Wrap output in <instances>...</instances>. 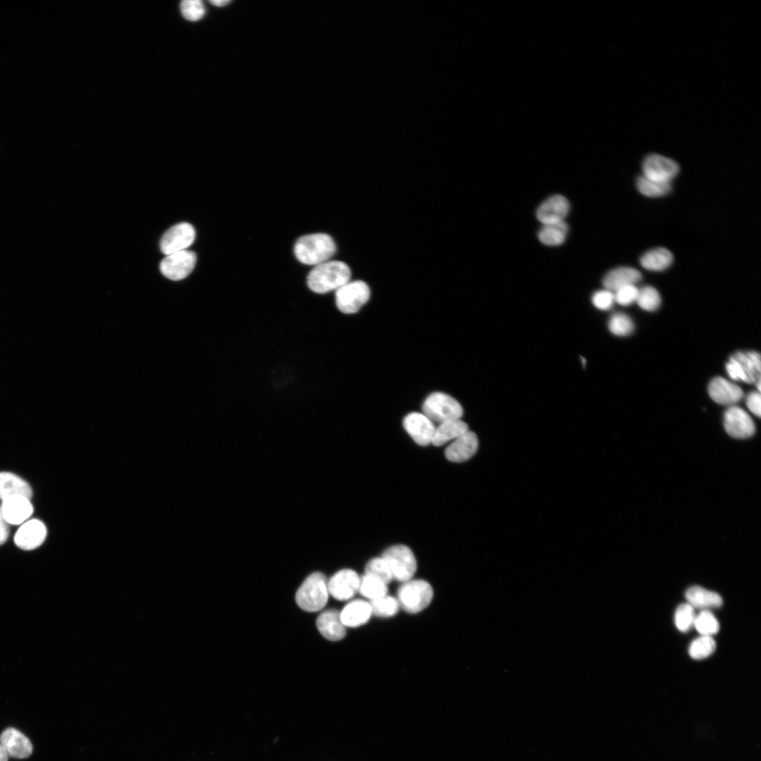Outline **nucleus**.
<instances>
[{"label":"nucleus","mask_w":761,"mask_h":761,"mask_svg":"<svg viewBox=\"0 0 761 761\" xmlns=\"http://www.w3.org/2000/svg\"><path fill=\"white\" fill-rule=\"evenodd\" d=\"M351 271L341 261L329 260L315 266L307 278L309 288L314 292L323 294L336 290L350 280Z\"/></svg>","instance_id":"nucleus-1"},{"label":"nucleus","mask_w":761,"mask_h":761,"mask_svg":"<svg viewBox=\"0 0 761 761\" xmlns=\"http://www.w3.org/2000/svg\"><path fill=\"white\" fill-rule=\"evenodd\" d=\"M336 251L333 239L326 233L302 236L295 244L294 253L299 261L307 265H318L329 261Z\"/></svg>","instance_id":"nucleus-2"},{"label":"nucleus","mask_w":761,"mask_h":761,"mask_svg":"<svg viewBox=\"0 0 761 761\" xmlns=\"http://www.w3.org/2000/svg\"><path fill=\"white\" fill-rule=\"evenodd\" d=\"M328 581L321 572L310 574L298 588L295 600L303 610L314 612L323 609L328 599Z\"/></svg>","instance_id":"nucleus-3"},{"label":"nucleus","mask_w":761,"mask_h":761,"mask_svg":"<svg viewBox=\"0 0 761 761\" xmlns=\"http://www.w3.org/2000/svg\"><path fill=\"white\" fill-rule=\"evenodd\" d=\"M433 591L429 583L421 579L403 582L397 590V601L402 610L410 614L420 612L431 603Z\"/></svg>","instance_id":"nucleus-4"},{"label":"nucleus","mask_w":761,"mask_h":761,"mask_svg":"<svg viewBox=\"0 0 761 761\" xmlns=\"http://www.w3.org/2000/svg\"><path fill=\"white\" fill-rule=\"evenodd\" d=\"M422 411L433 422L438 423L461 419L463 415L460 403L451 395L442 392L428 395L423 403Z\"/></svg>","instance_id":"nucleus-5"},{"label":"nucleus","mask_w":761,"mask_h":761,"mask_svg":"<svg viewBox=\"0 0 761 761\" xmlns=\"http://www.w3.org/2000/svg\"><path fill=\"white\" fill-rule=\"evenodd\" d=\"M726 370L734 380L755 383L760 380V355L754 351L738 352L730 357Z\"/></svg>","instance_id":"nucleus-6"},{"label":"nucleus","mask_w":761,"mask_h":761,"mask_svg":"<svg viewBox=\"0 0 761 761\" xmlns=\"http://www.w3.org/2000/svg\"><path fill=\"white\" fill-rule=\"evenodd\" d=\"M382 557L388 564L392 578L405 582L413 577L416 571V559L412 550L407 545L399 544L387 548Z\"/></svg>","instance_id":"nucleus-7"},{"label":"nucleus","mask_w":761,"mask_h":761,"mask_svg":"<svg viewBox=\"0 0 761 761\" xmlns=\"http://www.w3.org/2000/svg\"><path fill=\"white\" fill-rule=\"evenodd\" d=\"M370 295V288L364 281L349 280L335 290V304L343 314H355L369 301Z\"/></svg>","instance_id":"nucleus-8"},{"label":"nucleus","mask_w":761,"mask_h":761,"mask_svg":"<svg viewBox=\"0 0 761 761\" xmlns=\"http://www.w3.org/2000/svg\"><path fill=\"white\" fill-rule=\"evenodd\" d=\"M196 261L195 253L185 249L166 255L161 261L159 268L165 277L172 280H180L192 272Z\"/></svg>","instance_id":"nucleus-9"},{"label":"nucleus","mask_w":761,"mask_h":761,"mask_svg":"<svg viewBox=\"0 0 761 761\" xmlns=\"http://www.w3.org/2000/svg\"><path fill=\"white\" fill-rule=\"evenodd\" d=\"M643 175L651 180L660 182H671L679 171L678 163L674 160L657 154H650L643 161Z\"/></svg>","instance_id":"nucleus-10"},{"label":"nucleus","mask_w":761,"mask_h":761,"mask_svg":"<svg viewBox=\"0 0 761 761\" xmlns=\"http://www.w3.org/2000/svg\"><path fill=\"white\" fill-rule=\"evenodd\" d=\"M195 230L188 223H180L169 228L160 241L161 251L166 255L185 250L194 242Z\"/></svg>","instance_id":"nucleus-11"},{"label":"nucleus","mask_w":761,"mask_h":761,"mask_svg":"<svg viewBox=\"0 0 761 761\" xmlns=\"http://www.w3.org/2000/svg\"><path fill=\"white\" fill-rule=\"evenodd\" d=\"M724 426L730 436L738 439L748 438L752 436L755 431V423L750 415L741 407L734 405L725 411Z\"/></svg>","instance_id":"nucleus-12"},{"label":"nucleus","mask_w":761,"mask_h":761,"mask_svg":"<svg viewBox=\"0 0 761 761\" xmlns=\"http://www.w3.org/2000/svg\"><path fill=\"white\" fill-rule=\"evenodd\" d=\"M360 576L349 569H341L328 581V593L338 600L352 598L359 590Z\"/></svg>","instance_id":"nucleus-13"},{"label":"nucleus","mask_w":761,"mask_h":761,"mask_svg":"<svg viewBox=\"0 0 761 761\" xmlns=\"http://www.w3.org/2000/svg\"><path fill=\"white\" fill-rule=\"evenodd\" d=\"M404 430L414 440L421 446L431 443L435 426L423 412H411L406 415L402 421Z\"/></svg>","instance_id":"nucleus-14"},{"label":"nucleus","mask_w":761,"mask_h":761,"mask_svg":"<svg viewBox=\"0 0 761 761\" xmlns=\"http://www.w3.org/2000/svg\"><path fill=\"white\" fill-rule=\"evenodd\" d=\"M47 536V528L39 519H30L18 528L14 536L16 545L25 550L39 547Z\"/></svg>","instance_id":"nucleus-15"},{"label":"nucleus","mask_w":761,"mask_h":761,"mask_svg":"<svg viewBox=\"0 0 761 761\" xmlns=\"http://www.w3.org/2000/svg\"><path fill=\"white\" fill-rule=\"evenodd\" d=\"M0 743L8 757L24 759L32 753L33 747L30 739L18 729L8 727L0 735Z\"/></svg>","instance_id":"nucleus-16"},{"label":"nucleus","mask_w":761,"mask_h":761,"mask_svg":"<svg viewBox=\"0 0 761 761\" xmlns=\"http://www.w3.org/2000/svg\"><path fill=\"white\" fill-rule=\"evenodd\" d=\"M478 447L476 435L469 430L452 441L445 449V455L450 462H463L473 457Z\"/></svg>","instance_id":"nucleus-17"},{"label":"nucleus","mask_w":761,"mask_h":761,"mask_svg":"<svg viewBox=\"0 0 761 761\" xmlns=\"http://www.w3.org/2000/svg\"><path fill=\"white\" fill-rule=\"evenodd\" d=\"M569 211V203L562 195H553L538 208L536 217L543 224L564 221Z\"/></svg>","instance_id":"nucleus-18"},{"label":"nucleus","mask_w":761,"mask_h":761,"mask_svg":"<svg viewBox=\"0 0 761 761\" xmlns=\"http://www.w3.org/2000/svg\"><path fill=\"white\" fill-rule=\"evenodd\" d=\"M708 392L717 403L730 407L738 402L743 396L739 386L722 377H716L710 381Z\"/></svg>","instance_id":"nucleus-19"},{"label":"nucleus","mask_w":761,"mask_h":761,"mask_svg":"<svg viewBox=\"0 0 761 761\" xmlns=\"http://www.w3.org/2000/svg\"><path fill=\"white\" fill-rule=\"evenodd\" d=\"M1 507L8 524H20L33 512V506L30 500L22 495L11 496L2 500Z\"/></svg>","instance_id":"nucleus-20"},{"label":"nucleus","mask_w":761,"mask_h":761,"mask_svg":"<svg viewBox=\"0 0 761 761\" xmlns=\"http://www.w3.org/2000/svg\"><path fill=\"white\" fill-rule=\"evenodd\" d=\"M316 626L321 635L331 641H340L346 634V629L341 621L340 612L334 609L323 612L317 618Z\"/></svg>","instance_id":"nucleus-21"},{"label":"nucleus","mask_w":761,"mask_h":761,"mask_svg":"<svg viewBox=\"0 0 761 761\" xmlns=\"http://www.w3.org/2000/svg\"><path fill=\"white\" fill-rule=\"evenodd\" d=\"M372 614L369 602L354 600L347 603L340 612L345 626L357 627L366 624Z\"/></svg>","instance_id":"nucleus-22"},{"label":"nucleus","mask_w":761,"mask_h":761,"mask_svg":"<svg viewBox=\"0 0 761 761\" xmlns=\"http://www.w3.org/2000/svg\"><path fill=\"white\" fill-rule=\"evenodd\" d=\"M642 279L641 272L632 267L621 266L608 271L603 278L602 285L612 292L630 285H635Z\"/></svg>","instance_id":"nucleus-23"},{"label":"nucleus","mask_w":761,"mask_h":761,"mask_svg":"<svg viewBox=\"0 0 761 761\" xmlns=\"http://www.w3.org/2000/svg\"><path fill=\"white\" fill-rule=\"evenodd\" d=\"M22 495L29 500L32 496L30 485L18 476L10 472H0V499Z\"/></svg>","instance_id":"nucleus-24"},{"label":"nucleus","mask_w":761,"mask_h":761,"mask_svg":"<svg viewBox=\"0 0 761 761\" xmlns=\"http://www.w3.org/2000/svg\"><path fill=\"white\" fill-rule=\"evenodd\" d=\"M467 431H469L468 425L461 419L443 421L435 426L431 444L435 446H442L454 440Z\"/></svg>","instance_id":"nucleus-25"},{"label":"nucleus","mask_w":761,"mask_h":761,"mask_svg":"<svg viewBox=\"0 0 761 761\" xmlns=\"http://www.w3.org/2000/svg\"><path fill=\"white\" fill-rule=\"evenodd\" d=\"M688 604L693 608L706 609L719 607L722 605L721 596L713 591L700 586H692L685 593Z\"/></svg>","instance_id":"nucleus-26"},{"label":"nucleus","mask_w":761,"mask_h":761,"mask_svg":"<svg viewBox=\"0 0 761 761\" xmlns=\"http://www.w3.org/2000/svg\"><path fill=\"white\" fill-rule=\"evenodd\" d=\"M673 261L672 253L664 247L648 250L640 258L641 266L652 271H664L672 265Z\"/></svg>","instance_id":"nucleus-27"},{"label":"nucleus","mask_w":761,"mask_h":761,"mask_svg":"<svg viewBox=\"0 0 761 761\" xmlns=\"http://www.w3.org/2000/svg\"><path fill=\"white\" fill-rule=\"evenodd\" d=\"M568 233V225L564 221L543 225L538 237L539 240L548 246L562 244Z\"/></svg>","instance_id":"nucleus-28"},{"label":"nucleus","mask_w":761,"mask_h":761,"mask_svg":"<svg viewBox=\"0 0 761 761\" xmlns=\"http://www.w3.org/2000/svg\"><path fill=\"white\" fill-rule=\"evenodd\" d=\"M387 585L380 579L364 574L360 577L358 592L372 600L387 594Z\"/></svg>","instance_id":"nucleus-29"},{"label":"nucleus","mask_w":761,"mask_h":761,"mask_svg":"<svg viewBox=\"0 0 761 761\" xmlns=\"http://www.w3.org/2000/svg\"><path fill=\"white\" fill-rule=\"evenodd\" d=\"M636 187L644 196L660 197L667 194L672 190L671 182H660L651 180L643 175L636 180Z\"/></svg>","instance_id":"nucleus-30"},{"label":"nucleus","mask_w":761,"mask_h":761,"mask_svg":"<svg viewBox=\"0 0 761 761\" xmlns=\"http://www.w3.org/2000/svg\"><path fill=\"white\" fill-rule=\"evenodd\" d=\"M372 614L380 617H390L397 614L400 605L397 598L387 594L369 601Z\"/></svg>","instance_id":"nucleus-31"},{"label":"nucleus","mask_w":761,"mask_h":761,"mask_svg":"<svg viewBox=\"0 0 761 761\" xmlns=\"http://www.w3.org/2000/svg\"><path fill=\"white\" fill-rule=\"evenodd\" d=\"M636 302L641 309L652 311L660 306L661 297L655 287L645 285L638 289Z\"/></svg>","instance_id":"nucleus-32"},{"label":"nucleus","mask_w":761,"mask_h":761,"mask_svg":"<svg viewBox=\"0 0 761 761\" xmlns=\"http://www.w3.org/2000/svg\"><path fill=\"white\" fill-rule=\"evenodd\" d=\"M715 648V641L711 636H702L691 643L688 652L692 658L700 660L710 655Z\"/></svg>","instance_id":"nucleus-33"},{"label":"nucleus","mask_w":761,"mask_h":761,"mask_svg":"<svg viewBox=\"0 0 761 761\" xmlns=\"http://www.w3.org/2000/svg\"><path fill=\"white\" fill-rule=\"evenodd\" d=\"M702 636H709L718 632L719 624L716 617L708 610H703L695 616L694 624Z\"/></svg>","instance_id":"nucleus-34"},{"label":"nucleus","mask_w":761,"mask_h":761,"mask_svg":"<svg viewBox=\"0 0 761 761\" xmlns=\"http://www.w3.org/2000/svg\"><path fill=\"white\" fill-rule=\"evenodd\" d=\"M364 571L365 574L376 577L386 584L393 579L390 569L382 557L370 559L366 564Z\"/></svg>","instance_id":"nucleus-35"},{"label":"nucleus","mask_w":761,"mask_h":761,"mask_svg":"<svg viewBox=\"0 0 761 761\" xmlns=\"http://www.w3.org/2000/svg\"><path fill=\"white\" fill-rule=\"evenodd\" d=\"M608 328L614 335L626 336L633 333L634 324L628 315L623 313H617L610 317Z\"/></svg>","instance_id":"nucleus-36"},{"label":"nucleus","mask_w":761,"mask_h":761,"mask_svg":"<svg viewBox=\"0 0 761 761\" xmlns=\"http://www.w3.org/2000/svg\"><path fill=\"white\" fill-rule=\"evenodd\" d=\"M695 614L693 607L688 603L680 605L675 613V624L681 631L689 630L694 624Z\"/></svg>","instance_id":"nucleus-37"},{"label":"nucleus","mask_w":761,"mask_h":761,"mask_svg":"<svg viewBox=\"0 0 761 761\" xmlns=\"http://www.w3.org/2000/svg\"><path fill=\"white\" fill-rule=\"evenodd\" d=\"M180 9L184 18L190 21L201 19L205 13L204 5L199 0H185L180 4Z\"/></svg>","instance_id":"nucleus-38"},{"label":"nucleus","mask_w":761,"mask_h":761,"mask_svg":"<svg viewBox=\"0 0 761 761\" xmlns=\"http://www.w3.org/2000/svg\"><path fill=\"white\" fill-rule=\"evenodd\" d=\"M638 288L635 285L622 287L614 292V302L622 306H628L636 302Z\"/></svg>","instance_id":"nucleus-39"},{"label":"nucleus","mask_w":761,"mask_h":761,"mask_svg":"<svg viewBox=\"0 0 761 761\" xmlns=\"http://www.w3.org/2000/svg\"><path fill=\"white\" fill-rule=\"evenodd\" d=\"M614 302V292L607 289L597 291L592 297L593 305L601 310L609 309Z\"/></svg>","instance_id":"nucleus-40"},{"label":"nucleus","mask_w":761,"mask_h":761,"mask_svg":"<svg viewBox=\"0 0 761 761\" xmlns=\"http://www.w3.org/2000/svg\"><path fill=\"white\" fill-rule=\"evenodd\" d=\"M760 393L753 391L749 393L746 397V405L748 409L757 417L760 416Z\"/></svg>","instance_id":"nucleus-41"},{"label":"nucleus","mask_w":761,"mask_h":761,"mask_svg":"<svg viewBox=\"0 0 761 761\" xmlns=\"http://www.w3.org/2000/svg\"><path fill=\"white\" fill-rule=\"evenodd\" d=\"M8 524L4 519L2 513L1 507L0 506V545L4 544L8 537Z\"/></svg>","instance_id":"nucleus-42"},{"label":"nucleus","mask_w":761,"mask_h":761,"mask_svg":"<svg viewBox=\"0 0 761 761\" xmlns=\"http://www.w3.org/2000/svg\"><path fill=\"white\" fill-rule=\"evenodd\" d=\"M209 2L211 4H212L213 5L216 6H225L228 4L230 3V1H229V0H211V1H209Z\"/></svg>","instance_id":"nucleus-43"},{"label":"nucleus","mask_w":761,"mask_h":761,"mask_svg":"<svg viewBox=\"0 0 761 761\" xmlns=\"http://www.w3.org/2000/svg\"><path fill=\"white\" fill-rule=\"evenodd\" d=\"M8 755L0 743V761H8Z\"/></svg>","instance_id":"nucleus-44"}]
</instances>
